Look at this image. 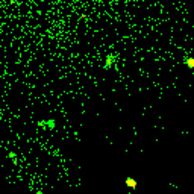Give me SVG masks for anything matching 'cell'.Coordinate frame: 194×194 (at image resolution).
I'll return each mask as SVG.
<instances>
[{"label": "cell", "mask_w": 194, "mask_h": 194, "mask_svg": "<svg viewBox=\"0 0 194 194\" xmlns=\"http://www.w3.org/2000/svg\"><path fill=\"white\" fill-rule=\"evenodd\" d=\"M126 185H128V186H132V188H135V186H137V180L132 179V177H128V179H126Z\"/></svg>", "instance_id": "6da1fadb"}, {"label": "cell", "mask_w": 194, "mask_h": 194, "mask_svg": "<svg viewBox=\"0 0 194 194\" xmlns=\"http://www.w3.org/2000/svg\"><path fill=\"white\" fill-rule=\"evenodd\" d=\"M114 64V56H106V64H105V67L108 68V67H111Z\"/></svg>", "instance_id": "7a4b0ae2"}, {"label": "cell", "mask_w": 194, "mask_h": 194, "mask_svg": "<svg viewBox=\"0 0 194 194\" xmlns=\"http://www.w3.org/2000/svg\"><path fill=\"white\" fill-rule=\"evenodd\" d=\"M186 65H188L190 68H194V58H188V59H186Z\"/></svg>", "instance_id": "3957f363"}]
</instances>
